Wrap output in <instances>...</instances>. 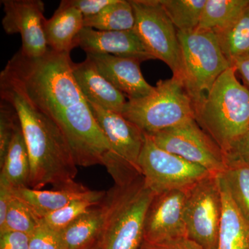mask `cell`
Masks as SVG:
<instances>
[{
	"mask_svg": "<svg viewBox=\"0 0 249 249\" xmlns=\"http://www.w3.org/2000/svg\"><path fill=\"white\" fill-rule=\"evenodd\" d=\"M0 168V179L4 180L14 189L29 187L30 158L21 127L15 134Z\"/></svg>",
	"mask_w": 249,
	"mask_h": 249,
	"instance_id": "21",
	"label": "cell"
},
{
	"mask_svg": "<svg viewBox=\"0 0 249 249\" xmlns=\"http://www.w3.org/2000/svg\"><path fill=\"white\" fill-rule=\"evenodd\" d=\"M14 196V188L4 180L0 179V229L4 227L8 209Z\"/></svg>",
	"mask_w": 249,
	"mask_h": 249,
	"instance_id": "34",
	"label": "cell"
},
{
	"mask_svg": "<svg viewBox=\"0 0 249 249\" xmlns=\"http://www.w3.org/2000/svg\"><path fill=\"white\" fill-rule=\"evenodd\" d=\"M106 195V191H93L90 196L73 201L42 218L41 222L55 231L60 232L90 209L99 206Z\"/></svg>",
	"mask_w": 249,
	"mask_h": 249,
	"instance_id": "25",
	"label": "cell"
},
{
	"mask_svg": "<svg viewBox=\"0 0 249 249\" xmlns=\"http://www.w3.org/2000/svg\"><path fill=\"white\" fill-rule=\"evenodd\" d=\"M221 175L234 203L249 222V165L240 161L228 162L227 170Z\"/></svg>",
	"mask_w": 249,
	"mask_h": 249,
	"instance_id": "27",
	"label": "cell"
},
{
	"mask_svg": "<svg viewBox=\"0 0 249 249\" xmlns=\"http://www.w3.org/2000/svg\"><path fill=\"white\" fill-rule=\"evenodd\" d=\"M186 192L175 190L155 195L145 216V243L155 245L187 237L184 220Z\"/></svg>",
	"mask_w": 249,
	"mask_h": 249,
	"instance_id": "12",
	"label": "cell"
},
{
	"mask_svg": "<svg viewBox=\"0 0 249 249\" xmlns=\"http://www.w3.org/2000/svg\"><path fill=\"white\" fill-rule=\"evenodd\" d=\"M75 47H80L86 53L108 54L142 62L155 60L134 29L103 31L84 27L77 37Z\"/></svg>",
	"mask_w": 249,
	"mask_h": 249,
	"instance_id": "15",
	"label": "cell"
},
{
	"mask_svg": "<svg viewBox=\"0 0 249 249\" xmlns=\"http://www.w3.org/2000/svg\"><path fill=\"white\" fill-rule=\"evenodd\" d=\"M88 102L109 142L111 152L142 174L139 160L145 142V133L122 114Z\"/></svg>",
	"mask_w": 249,
	"mask_h": 249,
	"instance_id": "13",
	"label": "cell"
},
{
	"mask_svg": "<svg viewBox=\"0 0 249 249\" xmlns=\"http://www.w3.org/2000/svg\"><path fill=\"white\" fill-rule=\"evenodd\" d=\"M148 246L151 249H204L187 237L167 241L159 245Z\"/></svg>",
	"mask_w": 249,
	"mask_h": 249,
	"instance_id": "35",
	"label": "cell"
},
{
	"mask_svg": "<svg viewBox=\"0 0 249 249\" xmlns=\"http://www.w3.org/2000/svg\"><path fill=\"white\" fill-rule=\"evenodd\" d=\"M155 195L142 175L126 182H114L101 202L105 209L101 249H140L145 216Z\"/></svg>",
	"mask_w": 249,
	"mask_h": 249,
	"instance_id": "4",
	"label": "cell"
},
{
	"mask_svg": "<svg viewBox=\"0 0 249 249\" xmlns=\"http://www.w3.org/2000/svg\"><path fill=\"white\" fill-rule=\"evenodd\" d=\"M104 221L105 209L101 204L59 232L67 249H88L100 240Z\"/></svg>",
	"mask_w": 249,
	"mask_h": 249,
	"instance_id": "20",
	"label": "cell"
},
{
	"mask_svg": "<svg viewBox=\"0 0 249 249\" xmlns=\"http://www.w3.org/2000/svg\"><path fill=\"white\" fill-rule=\"evenodd\" d=\"M218 177L223 209L217 249H249V222L232 200L224 178Z\"/></svg>",
	"mask_w": 249,
	"mask_h": 249,
	"instance_id": "18",
	"label": "cell"
},
{
	"mask_svg": "<svg viewBox=\"0 0 249 249\" xmlns=\"http://www.w3.org/2000/svg\"><path fill=\"white\" fill-rule=\"evenodd\" d=\"M40 223V218L36 215L29 206L14 196L8 209L4 227L0 229V233L15 231L31 235Z\"/></svg>",
	"mask_w": 249,
	"mask_h": 249,
	"instance_id": "28",
	"label": "cell"
},
{
	"mask_svg": "<svg viewBox=\"0 0 249 249\" xmlns=\"http://www.w3.org/2000/svg\"><path fill=\"white\" fill-rule=\"evenodd\" d=\"M122 115L147 134L196 119L194 105L182 80L173 76L157 82L148 96L127 100Z\"/></svg>",
	"mask_w": 249,
	"mask_h": 249,
	"instance_id": "5",
	"label": "cell"
},
{
	"mask_svg": "<svg viewBox=\"0 0 249 249\" xmlns=\"http://www.w3.org/2000/svg\"><path fill=\"white\" fill-rule=\"evenodd\" d=\"M29 249H67L59 232L41 222L29 235Z\"/></svg>",
	"mask_w": 249,
	"mask_h": 249,
	"instance_id": "30",
	"label": "cell"
},
{
	"mask_svg": "<svg viewBox=\"0 0 249 249\" xmlns=\"http://www.w3.org/2000/svg\"><path fill=\"white\" fill-rule=\"evenodd\" d=\"M29 237L27 234L15 231L0 233V249H29Z\"/></svg>",
	"mask_w": 249,
	"mask_h": 249,
	"instance_id": "32",
	"label": "cell"
},
{
	"mask_svg": "<svg viewBox=\"0 0 249 249\" xmlns=\"http://www.w3.org/2000/svg\"><path fill=\"white\" fill-rule=\"evenodd\" d=\"M182 57V81L194 107L199 106L219 77L231 67L217 36L211 31H178Z\"/></svg>",
	"mask_w": 249,
	"mask_h": 249,
	"instance_id": "6",
	"label": "cell"
},
{
	"mask_svg": "<svg viewBox=\"0 0 249 249\" xmlns=\"http://www.w3.org/2000/svg\"><path fill=\"white\" fill-rule=\"evenodd\" d=\"M4 16L2 27L9 35L19 34L20 50L31 58H38L47 53L44 16L45 4L40 0H1Z\"/></svg>",
	"mask_w": 249,
	"mask_h": 249,
	"instance_id": "11",
	"label": "cell"
},
{
	"mask_svg": "<svg viewBox=\"0 0 249 249\" xmlns=\"http://www.w3.org/2000/svg\"><path fill=\"white\" fill-rule=\"evenodd\" d=\"M21 124L13 106L1 100L0 103V165L3 163L11 142Z\"/></svg>",
	"mask_w": 249,
	"mask_h": 249,
	"instance_id": "29",
	"label": "cell"
},
{
	"mask_svg": "<svg viewBox=\"0 0 249 249\" xmlns=\"http://www.w3.org/2000/svg\"><path fill=\"white\" fill-rule=\"evenodd\" d=\"M134 24L133 8L126 0H114L98 14L84 18V27L98 31L133 30Z\"/></svg>",
	"mask_w": 249,
	"mask_h": 249,
	"instance_id": "23",
	"label": "cell"
},
{
	"mask_svg": "<svg viewBox=\"0 0 249 249\" xmlns=\"http://www.w3.org/2000/svg\"><path fill=\"white\" fill-rule=\"evenodd\" d=\"M93 191L80 183L73 188L51 191L24 187L14 189V194L25 202L37 217L42 219L73 201L90 196Z\"/></svg>",
	"mask_w": 249,
	"mask_h": 249,
	"instance_id": "19",
	"label": "cell"
},
{
	"mask_svg": "<svg viewBox=\"0 0 249 249\" xmlns=\"http://www.w3.org/2000/svg\"><path fill=\"white\" fill-rule=\"evenodd\" d=\"M231 66L235 68L236 73H239L249 89V53L238 57L231 62Z\"/></svg>",
	"mask_w": 249,
	"mask_h": 249,
	"instance_id": "36",
	"label": "cell"
},
{
	"mask_svg": "<svg viewBox=\"0 0 249 249\" xmlns=\"http://www.w3.org/2000/svg\"><path fill=\"white\" fill-rule=\"evenodd\" d=\"M70 53L49 48L38 58L14 54L1 74L61 129L78 166L103 165L111 147L72 72Z\"/></svg>",
	"mask_w": 249,
	"mask_h": 249,
	"instance_id": "1",
	"label": "cell"
},
{
	"mask_svg": "<svg viewBox=\"0 0 249 249\" xmlns=\"http://www.w3.org/2000/svg\"><path fill=\"white\" fill-rule=\"evenodd\" d=\"M65 4L79 10L85 18H89L101 12L114 0H62Z\"/></svg>",
	"mask_w": 249,
	"mask_h": 249,
	"instance_id": "31",
	"label": "cell"
},
{
	"mask_svg": "<svg viewBox=\"0 0 249 249\" xmlns=\"http://www.w3.org/2000/svg\"><path fill=\"white\" fill-rule=\"evenodd\" d=\"M148 135L160 148L200 165L213 175L227 170L225 154L196 119Z\"/></svg>",
	"mask_w": 249,
	"mask_h": 249,
	"instance_id": "10",
	"label": "cell"
},
{
	"mask_svg": "<svg viewBox=\"0 0 249 249\" xmlns=\"http://www.w3.org/2000/svg\"><path fill=\"white\" fill-rule=\"evenodd\" d=\"M249 4V0H206L196 30L217 34L235 22Z\"/></svg>",
	"mask_w": 249,
	"mask_h": 249,
	"instance_id": "22",
	"label": "cell"
},
{
	"mask_svg": "<svg viewBox=\"0 0 249 249\" xmlns=\"http://www.w3.org/2000/svg\"><path fill=\"white\" fill-rule=\"evenodd\" d=\"M72 72L77 84L87 101L122 114L127 100L101 75L92 60L71 64Z\"/></svg>",
	"mask_w": 249,
	"mask_h": 249,
	"instance_id": "16",
	"label": "cell"
},
{
	"mask_svg": "<svg viewBox=\"0 0 249 249\" xmlns=\"http://www.w3.org/2000/svg\"><path fill=\"white\" fill-rule=\"evenodd\" d=\"M145 135L139 160V169L147 186L156 194L175 190L187 191L213 175L200 165L165 151L150 136L145 133Z\"/></svg>",
	"mask_w": 249,
	"mask_h": 249,
	"instance_id": "8",
	"label": "cell"
},
{
	"mask_svg": "<svg viewBox=\"0 0 249 249\" xmlns=\"http://www.w3.org/2000/svg\"><path fill=\"white\" fill-rule=\"evenodd\" d=\"M88 249H101V243H100V241H98L97 243L95 244V245H93L92 247H91L90 248Z\"/></svg>",
	"mask_w": 249,
	"mask_h": 249,
	"instance_id": "37",
	"label": "cell"
},
{
	"mask_svg": "<svg viewBox=\"0 0 249 249\" xmlns=\"http://www.w3.org/2000/svg\"><path fill=\"white\" fill-rule=\"evenodd\" d=\"M214 34L230 63L234 59L249 53V4L231 25Z\"/></svg>",
	"mask_w": 249,
	"mask_h": 249,
	"instance_id": "24",
	"label": "cell"
},
{
	"mask_svg": "<svg viewBox=\"0 0 249 249\" xmlns=\"http://www.w3.org/2000/svg\"><path fill=\"white\" fill-rule=\"evenodd\" d=\"M225 156L227 163L240 161L249 165V126L244 135Z\"/></svg>",
	"mask_w": 249,
	"mask_h": 249,
	"instance_id": "33",
	"label": "cell"
},
{
	"mask_svg": "<svg viewBox=\"0 0 249 249\" xmlns=\"http://www.w3.org/2000/svg\"><path fill=\"white\" fill-rule=\"evenodd\" d=\"M140 249H150V247H149V246L147 245V244H145V242H143V244H142V247H141Z\"/></svg>",
	"mask_w": 249,
	"mask_h": 249,
	"instance_id": "38",
	"label": "cell"
},
{
	"mask_svg": "<svg viewBox=\"0 0 249 249\" xmlns=\"http://www.w3.org/2000/svg\"><path fill=\"white\" fill-rule=\"evenodd\" d=\"M0 97L17 112L30 158L29 188H73L78 173L74 157L61 129L36 107L22 90L0 74Z\"/></svg>",
	"mask_w": 249,
	"mask_h": 249,
	"instance_id": "2",
	"label": "cell"
},
{
	"mask_svg": "<svg viewBox=\"0 0 249 249\" xmlns=\"http://www.w3.org/2000/svg\"><path fill=\"white\" fill-rule=\"evenodd\" d=\"M83 28L84 16L79 10L60 1L53 16L45 21V34L49 48L70 53Z\"/></svg>",
	"mask_w": 249,
	"mask_h": 249,
	"instance_id": "17",
	"label": "cell"
},
{
	"mask_svg": "<svg viewBox=\"0 0 249 249\" xmlns=\"http://www.w3.org/2000/svg\"><path fill=\"white\" fill-rule=\"evenodd\" d=\"M186 193L187 238L204 249H217L223 209L219 177L211 175Z\"/></svg>",
	"mask_w": 249,
	"mask_h": 249,
	"instance_id": "9",
	"label": "cell"
},
{
	"mask_svg": "<svg viewBox=\"0 0 249 249\" xmlns=\"http://www.w3.org/2000/svg\"><path fill=\"white\" fill-rule=\"evenodd\" d=\"M135 24L134 31L155 59L165 62L173 76L182 80L183 67L178 30L160 0H130Z\"/></svg>",
	"mask_w": 249,
	"mask_h": 249,
	"instance_id": "7",
	"label": "cell"
},
{
	"mask_svg": "<svg viewBox=\"0 0 249 249\" xmlns=\"http://www.w3.org/2000/svg\"><path fill=\"white\" fill-rule=\"evenodd\" d=\"M101 75L127 100H137L148 96L155 89L144 78L137 59L108 54L87 53Z\"/></svg>",
	"mask_w": 249,
	"mask_h": 249,
	"instance_id": "14",
	"label": "cell"
},
{
	"mask_svg": "<svg viewBox=\"0 0 249 249\" xmlns=\"http://www.w3.org/2000/svg\"><path fill=\"white\" fill-rule=\"evenodd\" d=\"M206 0H160L167 16L178 31H196Z\"/></svg>",
	"mask_w": 249,
	"mask_h": 249,
	"instance_id": "26",
	"label": "cell"
},
{
	"mask_svg": "<svg viewBox=\"0 0 249 249\" xmlns=\"http://www.w3.org/2000/svg\"><path fill=\"white\" fill-rule=\"evenodd\" d=\"M236 74L233 67L227 69L195 108L196 122L225 155L249 126V89Z\"/></svg>",
	"mask_w": 249,
	"mask_h": 249,
	"instance_id": "3",
	"label": "cell"
}]
</instances>
